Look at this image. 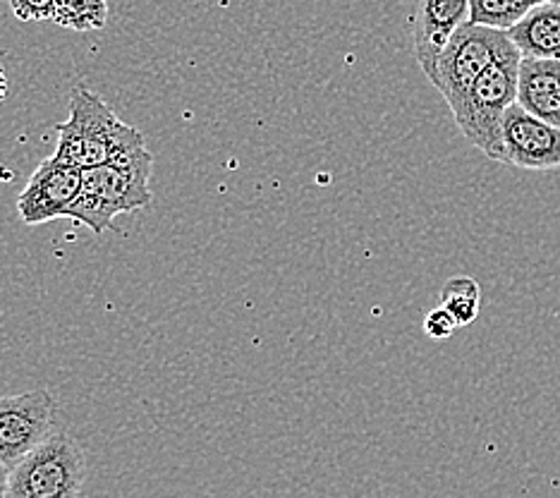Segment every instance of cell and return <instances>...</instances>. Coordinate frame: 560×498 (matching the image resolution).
Masks as SVG:
<instances>
[{
  "instance_id": "cell-6",
  "label": "cell",
  "mask_w": 560,
  "mask_h": 498,
  "mask_svg": "<svg viewBox=\"0 0 560 498\" xmlns=\"http://www.w3.org/2000/svg\"><path fill=\"white\" fill-rule=\"evenodd\" d=\"M56 401L46 389L0 395V463L15 467L56 433Z\"/></svg>"
},
{
  "instance_id": "cell-8",
  "label": "cell",
  "mask_w": 560,
  "mask_h": 498,
  "mask_svg": "<svg viewBox=\"0 0 560 498\" xmlns=\"http://www.w3.org/2000/svg\"><path fill=\"white\" fill-rule=\"evenodd\" d=\"M505 163L522 171L549 173L560 169V127L539 120L517 104L503 118Z\"/></svg>"
},
{
  "instance_id": "cell-7",
  "label": "cell",
  "mask_w": 560,
  "mask_h": 498,
  "mask_svg": "<svg viewBox=\"0 0 560 498\" xmlns=\"http://www.w3.org/2000/svg\"><path fill=\"white\" fill-rule=\"evenodd\" d=\"M82 189V169L48 157L36 165L30 183L18 195V213L24 225H42L62 219Z\"/></svg>"
},
{
  "instance_id": "cell-14",
  "label": "cell",
  "mask_w": 560,
  "mask_h": 498,
  "mask_svg": "<svg viewBox=\"0 0 560 498\" xmlns=\"http://www.w3.org/2000/svg\"><path fill=\"white\" fill-rule=\"evenodd\" d=\"M481 304V288L475 278L469 276H453L445 280L441 290V306L453 314L457 326H469L477 322Z\"/></svg>"
},
{
  "instance_id": "cell-17",
  "label": "cell",
  "mask_w": 560,
  "mask_h": 498,
  "mask_svg": "<svg viewBox=\"0 0 560 498\" xmlns=\"http://www.w3.org/2000/svg\"><path fill=\"white\" fill-rule=\"evenodd\" d=\"M8 482H10V467L5 463H0V498H5L8 494Z\"/></svg>"
},
{
  "instance_id": "cell-5",
  "label": "cell",
  "mask_w": 560,
  "mask_h": 498,
  "mask_svg": "<svg viewBox=\"0 0 560 498\" xmlns=\"http://www.w3.org/2000/svg\"><path fill=\"white\" fill-rule=\"evenodd\" d=\"M508 44H511L508 32L481 27V24L475 22H465L451 36L448 46L439 56L434 80H431V84L445 99L451 113L463 106V101L479 80V74L491 66Z\"/></svg>"
},
{
  "instance_id": "cell-15",
  "label": "cell",
  "mask_w": 560,
  "mask_h": 498,
  "mask_svg": "<svg viewBox=\"0 0 560 498\" xmlns=\"http://www.w3.org/2000/svg\"><path fill=\"white\" fill-rule=\"evenodd\" d=\"M455 328H460V326H457L453 314L441 304L434 306V310L424 316V334L434 340L451 338L455 334Z\"/></svg>"
},
{
  "instance_id": "cell-1",
  "label": "cell",
  "mask_w": 560,
  "mask_h": 498,
  "mask_svg": "<svg viewBox=\"0 0 560 498\" xmlns=\"http://www.w3.org/2000/svg\"><path fill=\"white\" fill-rule=\"evenodd\" d=\"M151 169H154V157L147 149L144 135L135 127L113 149L108 163L82 171L80 195L62 213V219L84 225L96 235L106 233L118 213L149 207Z\"/></svg>"
},
{
  "instance_id": "cell-2",
  "label": "cell",
  "mask_w": 560,
  "mask_h": 498,
  "mask_svg": "<svg viewBox=\"0 0 560 498\" xmlns=\"http://www.w3.org/2000/svg\"><path fill=\"white\" fill-rule=\"evenodd\" d=\"M520 60V50L511 42L479 74L463 106L453 113L457 130L491 161L505 163L503 118L508 108L517 104Z\"/></svg>"
},
{
  "instance_id": "cell-4",
  "label": "cell",
  "mask_w": 560,
  "mask_h": 498,
  "mask_svg": "<svg viewBox=\"0 0 560 498\" xmlns=\"http://www.w3.org/2000/svg\"><path fill=\"white\" fill-rule=\"evenodd\" d=\"M86 479V458L82 445L56 431L10 467L5 498H80Z\"/></svg>"
},
{
  "instance_id": "cell-13",
  "label": "cell",
  "mask_w": 560,
  "mask_h": 498,
  "mask_svg": "<svg viewBox=\"0 0 560 498\" xmlns=\"http://www.w3.org/2000/svg\"><path fill=\"white\" fill-rule=\"evenodd\" d=\"M50 22L74 32L104 30L108 22V0H54Z\"/></svg>"
},
{
  "instance_id": "cell-18",
  "label": "cell",
  "mask_w": 560,
  "mask_h": 498,
  "mask_svg": "<svg viewBox=\"0 0 560 498\" xmlns=\"http://www.w3.org/2000/svg\"><path fill=\"white\" fill-rule=\"evenodd\" d=\"M8 74H5V68H3V60H0V104H3L5 96H8Z\"/></svg>"
},
{
  "instance_id": "cell-11",
  "label": "cell",
  "mask_w": 560,
  "mask_h": 498,
  "mask_svg": "<svg viewBox=\"0 0 560 498\" xmlns=\"http://www.w3.org/2000/svg\"><path fill=\"white\" fill-rule=\"evenodd\" d=\"M508 36L522 58L560 60V3H544L522 18Z\"/></svg>"
},
{
  "instance_id": "cell-10",
  "label": "cell",
  "mask_w": 560,
  "mask_h": 498,
  "mask_svg": "<svg viewBox=\"0 0 560 498\" xmlns=\"http://www.w3.org/2000/svg\"><path fill=\"white\" fill-rule=\"evenodd\" d=\"M517 106L544 123L560 127V60H520Z\"/></svg>"
},
{
  "instance_id": "cell-9",
  "label": "cell",
  "mask_w": 560,
  "mask_h": 498,
  "mask_svg": "<svg viewBox=\"0 0 560 498\" xmlns=\"http://www.w3.org/2000/svg\"><path fill=\"white\" fill-rule=\"evenodd\" d=\"M465 22H469V0H415L412 48L429 82L434 80L443 48Z\"/></svg>"
},
{
  "instance_id": "cell-12",
  "label": "cell",
  "mask_w": 560,
  "mask_h": 498,
  "mask_svg": "<svg viewBox=\"0 0 560 498\" xmlns=\"http://www.w3.org/2000/svg\"><path fill=\"white\" fill-rule=\"evenodd\" d=\"M544 3H560V0H469V22L508 32Z\"/></svg>"
},
{
  "instance_id": "cell-3",
  "label": "cell",
  "mask_w": 560,
  "mask_h": 498,
  "mask_svg": "<svg viewBox=\"0 0 560 498\" xmlns=\"http://www.w3.org/2000/svg\"><path fill=\"white\" fill-rule=\"evenodd\" d=\"M135 127L122 123L104 99L80 84L70 94L68 120L56 125L54 159L82 171L96 169L108 163L113 149Z\"/></svg>"
},
{
  "instance_id": "cell-16",
  "label": "cell",
  "mask_w": 560,
  "mask_h": 498,
  "mask_svg": "<svg viewBox=\"0 0 560 498\" xmlns=\"http://www.w3.org/2000/svg\"><path fill=\"white\" fill-rule=\"evenodd\" d=\"M12 15L22 22H44L50 20L54 0H10Z\"/></svg>"
}]
</instances>
